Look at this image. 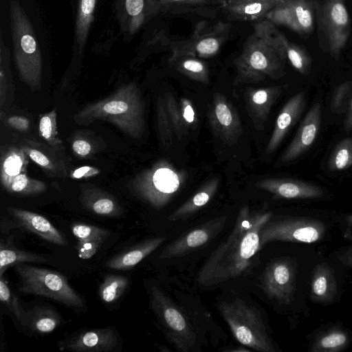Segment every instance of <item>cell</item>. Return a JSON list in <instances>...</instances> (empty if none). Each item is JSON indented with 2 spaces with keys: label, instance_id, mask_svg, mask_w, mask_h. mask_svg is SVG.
Wrapping results in <instances>:
<instances>
[{
  "label": "cell",
  "instance_id": "39",
  "mask_svg": "<svg viewBox=\"0 0 352 352\" xmlns=\"http://www.w3.org/2000/svg\"><path fill=\"white\" fill-rule=\"evenodd\" d=\"M352 99V80L336 86L332 94L331 111L335 113H343Z\"/></svg>",
  "mask_w": 352,
  "mask_h": 352
},
{
  "label": "cell",
  "instance_id": "50",
  "mask_svg": "<svg viewBox=\"0 0 352 352\" xmlns=\"http://www.w3.org/2000/svg\"><path fill=\"white\" fill-rule=\"evenodd\" d=\"M344 129L346 131L352 130V116L345 118L344 121Z\"/></svg>",
  "mask_w": 352,
  "mask_h": 352
},
{
  "label": "cell",
  "instance_id": "11",
  "mask_svg": "<svg viewBox=\"0 0 352 352\" xmlns=\"http://www.w3.org/2000/svg\"><path fill=\"white\" fill-rule=\"evenodd\" d=\"M298 34L310 33L314 28V11L309 0H280L266 18Z\"/></svg>",
  "mask_w": 352,
  "mask_h": 352
},
{
  "label": "cell",
  "instance_id": "13",
  "mask_svg": "<svg viewBox=\"0 0 352 352\" xmlns=\"http://www.w3.org/2000/svg\"><path fill=\"white\" fill-rule=\"evenodd\" d=\"M208 117L212 130L222 141L230 145L237 141L242 131L239 118L223 96L214 95Z\"/></svg>",
  "mask_w": 352,
  "mask_h": 352
},
{
  "label": "cell",
  "instance_id": "18",
  "mask_svg": "<svg viewBox=\"0 0 352 352\" xmlns=\"http://www.w3.org/2000/svg\"><path fill=\"white\" fill-rule=\"evenodd\" d=\"M306 104L304 92L292 96L282 108L277 117L272 136L267 144L266 153H273L302 113Z\"/></svg>",
  "mask_w": 352,
  "mask_h": 352
},
{
  "label": "cell",
  "instance_id": "40",
  "mask_svg": "<svg viewBox=\"0 0 352 352\" xmlns=\"http://www.w3.org/2000/svg\"><path fill=\"white\" fill-rule=\"evenodd\" d=\"M164 104L174 131L177 136L180 138L186 133L188 125L183 118L182 109H178L177 104L170 94H166Z\"/></svg>",
  "mask_w": 352,
  "mask_h": 352
},
{
  "label": "cell",
  "instance_id": "48",
  "mask_svg": "<svg viewBox=\"0 0 352 352\" xmlns=\"http://www.w3.org/2000/svg\"><path fill=\"white\" fill-rule=\"evenodd\" d=\"M182 112L183 118L188 124H193L195 122V111L190 102L186 99H182Z\"/></svg>",
  "mask_w": 352,
  "mask_h": 352
},
{
  "label": "cell",
  "instance_id": "36",
  "mask_svg": "<svg viewBox=\"0 0 352 352\" xmlns=\"http://www.w3.org/2000/svg\"><path fill=\"white\" fill-rule=\"evenodd\" d=\"M352 166V138L340 141L332 150L327 161L328 168L341 171Z\"/></svg>",
  "mask_w": 352,
  "mask_h": 352
},
{
  "label": "cell",
  "instance_id": "19",
  "mask_svg": "<svg viewBox=\"0 0 352 352\" xmlns=\"http://www.w3.org/2000/svg\"><path fill=\"white\" fill-rule=\"evenodd\" d=\"M79 199L85 209L98 215L118 217L124 212L113 195L91 184L80 185Z\"/></svg>",
  "mask_w": 352,
  "mask_h": 352
},
{
  "label": "cell",
  "instance_id": "51",
  "mask_svg": "<svg viewBox=\"0 0 352 352\" xmlns=\"http://www.w3.org/2000/svg\"><path fill=\"white\" fill-rule=\"evenodd\" d=\"M351 116H352V99H351L349 106L347 109V113H346V118L349 117Z\"/></svg>",
  "mask_w": 352,
  "mask_h": 352
},
{
  "label": "cell",
  "instance_id": "1",
  "mask_svg": "<svg viewBox=\"0 0 352 352\" xmlns=\"http://www.w3.org/2000/svg\"><path fill=\"white\" fill-rule=\"evenodd\" d=\"M271 216L269 212H252L248 206L243 207L232 232L201 268L198 283L214 286L245 274L261 248L260 232Z\"/></svg>",
  "mask_w": 352,
  "mask_h": 352
},
{
  "label": "cell",
  "instance_id": "22",
  "mask_svg": "<svg viewBox=\"0 0 352 352\" xmlns=\"http://www.w3.org/2000/svg\"><path fill=\"white\" fill-rule=\"evenodd\" d=\"M71 230L77 240L76 250L80 258H91L111 234L109 230L90 224L75 223Z\"/></svg>",
  "mask_w": 352,
  "mask_h": 352
},
{
  "label": "cell",
  "instance_id": "38",
  "mask_svg": "<svg viewBox=\"0 0 352 352\" xmlns=\"http://www.w3.org/2000/svg\"><path fill=\"white\" fill-rule=\"evenodd\" d=\"M0 300L14 315L20 324L25 327L27 312L3 276L0 278Z\"/></svg>",
  "mask_w": 352,
  "mask_h": 352
},
{
  "label": "cell",
  "instance_id": "41",
  "mask_svg": "<svg viewBox=\"0 0 352 352\" xmlns=\"http://www.w3.org/2000/svg\"><path fill=\"white\" fill-rule=\"evenodd\" d=\"M157 121L160 136L163 144L166 146L170 145L172 142L173 130L169 124L168 114L164 107V102L160 100L157 102Z\"/></svg>",
  "mask_w": 352,
  "mask_h": 352
},
{
  "label": "cell",
  "instance_id": "21",
  "mask_svg": "<svg viewBox=\"0 0 352 352\" xmlns=\"http://www.w3.org/2000/svg\"><path fill=\"white\" fill-rule=\"evenodd\" d=\"M256 186L286 199L311 198L322 195L321 189L309 182L290 178H267L256 183Z\"/></svg>",
  "mask_w": 352,
  "mask_h": 352
},
{
  "label": "cell",
  "instance_id": "17",
  "mask_svg": "<svg viewBox=\"0 0 352 352\" xmlns=\"http://www.w3.org/2000/svg\"><path fill=\"white\" fill-rule=\"evenodd\" d=\"M7 211L15 220L17 225L35 234L42 239L58 245H67V241L61 232L45 217L13 206L8 207Z\"/></svg>",
  "mask_w": 352,
  "mask_h": 352
},
{
  "label": "cell",
  "instance_id": "8",
  "mask_svg": "<svg viewBox=\"0 0 352 352\" xmlns=\"http://www.w3.org/2000/svg\"><path fill=\"white\" fill-rule=\"evenodd\" d=\"M177 175L167 167L153 168L141 173L131 183L132 192L153 207L160 209L179 187Z\"/></svg>",
  "mask_w": 352,
  "mask_h": 352
},
{
  "label": "cell",
  "instance_id": "44",
  "mask_svg": "<svg viewBox=\"0 0 352 352\" xmlns=\"http://www.w3.org/2000/svg\"><path fill=\"white\" fill-rule=\"evenodd\" d=\"M73 152L80 157H88L92 153L91 144L85 139L78 138L72 144Z\"/></svg>",
  "mask_w": 352,
  "mask_h": 352
},
{
  "label": "cell",
  "instance_id": "6",
  "mask_svg": "<svg viewBox=\"0 0 352 352\" xmlns=\"http://www.w3.org/2000/svg\"><path fill=\"white\" fill-rule=\"evenodd\" d=\"M219 307L238 342L258 351H273L261 315L254 307L236 298L221 302Z\"/></svg>",
  "mask_w": 352,
  "mask_h": 352
},
{
  "label": "cell",
  "instance_id": "29",
  "mask_svg": "<svg viewBox=\"0 0 352 352\" xmlns=\"http://www.w3.org/2000/svg\"><path fill=\"white\" fill-rule=\"evenodd\" d=\"M1 241L0 244V276L10 266L26 262H45L46 258L40 254L19 250L10 241Z\"/></svg>",
  "mask_w": 352,
  "mask_h": 352
},
{
  "label": "cell",
  "instance_id": "46",
  "mask_svg": "<svg viewBox=\"0 0 352 352\" xmlns=\"http://www.w3.org/2000/svg\"><path fill=\"white\" fill-rule=\"evenodd\" d=\"M8 124L19 131L25 132L29 129V120L21 116H12L7 118Z\"/></svg>",
  "mask_w": 352,
  "mask_h": 352
},
{
  "label": "cell",
  "instance_id": "12",
  "mask_svg": "<svg viewBox=\"0 0 352 352\" xmlns=\"http://www.w3.org/2000/svg\"><path fill=\"white\" fill-rule=\"evenodd\" d=\"M119 339L114 327L82 329L60 340L58 346L77 352H110L116 350Z\"/></svg>",
  "mask_w": 352,
  "mask_h": 352
},
{
  "label": "cell",
  "instance_id": "49",
  "mask_svg": "<svg viewBox=\"0 0 352 352\" xmlns=\"http://www.w3.org/2000/svg\"><path fill=\"white\" fill-rule=\"evenodd\" d=\"M327 289V280L320 276L316 279L314 285V291L317 295H322Z\"/></svg>",
  "mask_w": 352,
  "mask_h": 352
},
{
  "label": "cell",
  "instance_id": "28",
  "mask_svg": "<svg viewBox=\"0 0 352 352\" xmlns=\"http://www.w3.org/2000/svg\"><path fill=\"white\" fill-rule=\"evenodd\" d=\"M290 274L288 267L283 263L268 265L262 274V287L272 297H280L287 288Z\"/></svg>",
  "mask_w": 352,
  "mask_h": 352
},
{
  "label": "cell",
  "instance_id": "9",
  "mask_svg": "<svg viewBox=\"0 0 352 352\" xmlns=\"http://www.w3.org/2000/svg\"><path fill=\"white\" fill-rule=\"evenodd\" d=\"M230 29V24L228 23L218 21L210 26L207 21H201L189 39L173 43L171 48L199 58H209L219 52L228 36Z\"/></svg>",
  "mask_w": 352,
  "mask_h": 352
},
{
  "label": "cell",
  "instance_id": "32",
  "mask_svg": "<svg viewBox=\"0 0 352 352\" xmlns=\"http://www.w3.org/2000/svg\"><path fill=\"white\" fill-rule=\"evenodd\" d=\"M96 0H78L76 21V38L80 54H82L86 43Z\"/></svg>",
  "mask_w": 352,
  "mask_h": 352
},
{
  "label": "cell",
  "instance_id": "43",
  "mask_svg": "<svg viewBox=\"0 0 352 352\" xmlns=\"http://www.w3.org/2000/svg\"><path fill=\"white\" fill-rule=\"evenodd\" d=\"M291 236L300 241L311 243L318 239V232L312 227L300 228L295 230Z\"/></svg>",
  "mask_w": 352,
  "mask_h": 352
},
{
  "label": "cell",
  "instance_id": "30",
  "mask_svg": "<svg viewBox=\"0 0 352 352\" xmlns=\"http://www.w3.org/2000/svg\"><path fill=\"white\" fill-rule=\"evenodd\" d=\"M218 186V180L214 179L177 208L168 219L173 221L186 219L193 214L201 207L206 205L212 197Z\"/></svg>",
  "mask_w": 352,
  "mask_h": 352
},
{
  "label": "cell",
  "instance_id": "26",
  "mask_svg": "<svg viewBox=\"0 0 352 352\" xmlns=\"http://www.w3.org/2000/svg\"><path fill=\"white\" fill-rule=\"evenodd\" d=\"M172 51L173 54L168 59L170 65L191 79L208 83V67L199 57L177 50H172Z\"/></svg>",
  "mask_w": 352,
  "mask_h": 352
},
{
  "label": "cell",
  "instance_id": "23",
  "mask_svg": "<svg viewBox=\"0 0 352 352\" xmlns=\"http://www.w3.org/2000/svg\"><path fill=\"white\" fill-rule=\"evenodd\" d=\"M166 238L157 236L148 239L113 256L106 261L105 267L117 270H129L161 245Z\"/></svg>",
  "mask_w": 352,
  "mask_h": 352
},
{
  "label": "cell",
  "instance_id": "31",
  "mask_svg": "<svg viewBox=\"0 0 352 352\" xmlns=\"http://www.w3.org/2000/svg\"><path fill=\"white\" fill-rule=\"evenodd\" d=\"M160 3L172 13L211 12L214 7L220 8L224 0H159Z\"/></svg>",
  "mask_w": 352,
  "mask_h": 352
},
{
  "label": "cell",
  "instance_id": "42",
  "mask_svg": "<svg viewBox=\"0 0 352 352\" xmlns=\"http://www.w3.org/2000/svg\"><path fill=\"white\" fill-rule=\"evenodd\" d=\"M125 6L127 13L131 17L130 29L133 32L144 21V0H126Z\"/></svg>",
  "mask_w": 352,
  "mask_h": 352
},
{
  "label": "cell",
  "instance_id": "24",
  "mask_svg": "<svg viewBox=\"0 0 352 352\" xmlns=\"http://www.w3.org/2000/svg\"><path fill=\"white\" fill-rule=\"evenodd\" d=\"M281 91L282 87L278 86L250 89L248 92L247 106L255 125H261L264 123Z\"/></svg>",
  "mask_w": 352,
  "mask_h": 352
},
{
  "label": "cell",
  "instance_id": "14",
  "mask_svg": "<svg viewBox=\"0 0 352 352\" xmlns=\"http://www.w3.org/2000/svg\"><path fill=\"white\" fill-rule=\"evenodd\" d=\"M29 159L37 164L50 177L65 178L68 174V162L64 151L58 150L48 144L33 140L21 141L19 146Z\"/></svg>",
  "mask_w": 352,
  "mask_h": 352
},
{
  "label": "cell",
  "instance_id": "16",
  "mask_svg": "<svg viewBox=\"0 0 352 352\" xmlns=\"http://www.w3.org/2000/svg\"><path fill=\"white\" fill-rule=\"evenodd\" d=\"M226 217L212 219L186 233L168 245L161 253L160 258L183 256L201 247L216 236L223 227Z\"/></svg>",
  "mask_w": 352,
  "mask_h": 352
},
{
  "label": "cell",
  "instance_id": "20",
  "mask_svg": "<svg viewBox=\"0 0 352 352\" xmlns=\"http://www.w3.org/2000/svg\"><path fill=\"white\" fill-rule=\"evenodd\" d=\"M280 0H224L220 8L230 21L265 19Z\"/></svg>",
  "mask_w": 352,
  "mask_h": 352
},
{
  "label": "cell",
  "instance_id": "5",
  "mask_svg": "<svg viewBox=\"0 0 352 352\" xmlns=\"http://www.w3.org/2000/svg\"><path fill=\"white\" fill-rule=\"evenodd\" d=\"M15 270L20 279L21 293L50 298L76 311L86 310L85 300L72 288L63 274L25 263L16 265Z\"/></svg>",
  "mask_w": 352,
  "mask_h": 352
},
{
  "label": "cell",
  "instance_id": "35",
  "mask_svg": "<svg viewBox=\"0 0 352 352\" xmlns=\"http://www.w3.org/2000/svg\"><path fill=\"white\" fill-rule=\"evenodd\" d=\"M38 133L47 144L54 148L63 151V142L58 133L56 109L40 115Z\"/></svg>",
  "mask_w": 352,
  "mask_h": 352
},
{
  "label": "cell",
  "instance_id": "33",
  "mask_svg": "<svg viewBox=\"0 0 352 352\" xmlns=\"http://www.w3.org/2000/svg\"><path fill=\"white\" fill-rule=\"evenodd\" d=\"M128 286L129 279L127 277L109 274L104 276L99 285L98 296L102 302L113 303L122 296Z\"/></svg>",
  "mask_w": 352,
  "mask_h": 352
},
{
  "label": "cell",
  "instance_id": "47",
  "mask_svg": "<svg viewBox=\"0 0 352 352\" xmlns=\"http://www.w3.org/2000/svg\"><path fill=\"white\" fill-rule=\"evenodd\" d=\"M346 337L340 333L331 334L324 337L322 341V345L325 348L336 347L344 343Z\"/></svg>",
  "mask_w": 352,
  "mask_h": 352
},
{
  "label": "cell",
  "instance_id": "7",
  "mask_svg": "<svg viewBox=\"0 0 352 352\" xmlns=\"http://www.w3.org/2000/svg\"><path fill=\"white\" fill-rule=\"evenodd\" d=\"M149 298L167 339L178 351H188L195 344L196 335L186 314L157 287H151Z\"/></svg>",
  "mask_w": 352,
  "mask_h": 352
},
{
  "label": "cell",
  "instance_id": "25",
  "mask_svg": "<svg viewBox=\"0 0 352 352\" xmlns=\"http://www.w3.org/2000/svg\"><path fill=\"white\" fill-rule=\"evenodd\" d=\"M26 312L25 327L38 333H49L64 322L61 315L50 306H36Z\"/></svg>",
  "mask_w": 352,
  "mask_h": 352
},
{
  "label": "cell",
  "instance_id": "27",
  "mask_svg": "<svg viewBox=\"0 0 352 352\" xmlns=\"http://www.w3.org/2000/svg\"><path fill=\"white\" fill-rule=\"evenodd\" d=\"M28 157L20 146L8 147L1 157V182L3 188L18 175L27 173Z\"/></svg>",
  "mask_w": 352,
  "mask_h": 352
},
{
  "label": "cell",
  "instance_id": "45",
  "mask_svg": "<svg viewBox=\"0 0 352 352\" xmlns=\"http://www.w3.org/2000/svg\"><path fill=\"white\" fill-rule=\"evenodd\" d=\"M100 170L94 166H84L74 169L70 172L69 176L72 179H87L98 175Z\"/></svg>",
  "mask_w": 352,
  "mask_h": 352
},
{
  "label": "cell",
  "instance_id": "37",
  "mask_svg": "<svg viewBox=\"0 0 352 352\" xmlns=\"http://www.w3.org/2000/svg\"><path fill=\"white\" fill-rule=\"evenodd\" d=\"M285 45L287 58L292 65L302 75L309 74L311 67V60L309 54L299 45L289 42L287 38L285 39Z\"/></svg>",
  "mask_w": 352,
  "mask_h": 352
},
{
  "label": "cell",
  "instance_id": "3",
  "mask_svg": "<svg viewBox=\"0 0 352 352\" xmlns=\"http://www.w3.org/2000/svg\"><path fill=\"white\" fill-rule=\"evenodd\" d=\"M73 119L80 125L107 121L129 136L140 138L145 131L144 104L140 90L135 83L124 85L108 97L85 106Z\"/></svg>",
  "mask_w": 352,
  "mask_h": 352
},
{
  "label": "cell",
  "instance_id": "4",
  "mask_svg": "<svg viewBox=\"0 0 352 352\" xmlns=\"http://www.w3.org/2000/svg\"><path fill=\"white\" fill-rule=\"evenodd\" d=\"M10 13L16 69L21 80L36 91L41 87L42 60L34 32L18 1L10 2Z\"/></svg>",
  "mask_w": 352,
  "mask_h": 352
},
{
  "label": "cell",
  "instance_id": "10",
  "mask_svg": "<svg viewBox=\"0 0 352 352\" xmlns=\"http://www.w3.org/2000/svg\"><path fill=\"white\" fill-rule=\"evenodd\" d=\"M320 19L330 53L338 59L350 34V19L344 0H324Z\"/></svg>",
  "mask_w": 352,
  "mask_h": 352
},
{
  "label": "cell",
  "instance_id": "34",
  "mask_svg": "<svg viewBox=\"0 0 352 352\" xmlns=\"http://www.w3.org/2000/svg\"><path fill=\"white\" fill-rule=\"evenodd\" d=\"M4 188L12 194L32 196L44 192L47 190V184L28 177L27 173H22L15 177Z\"/></svg>",
  "mask_w": 352,
  "mask_h": 352
},
{
  "label": "cell",
  "instance_id": "2",
  "mask_svg": "<svg viewBox=\"0 0 352 352\" xmlns=\"http://www.w3.org/2000/svg\"><path fill=\"white\" fill-rule=\"evenodd\" d=\"M252 27L241 54L233 62L236 80L249 83L281 78L287 60L285 36L267 19L256 21Z\"/></svg>",
  "mask_w": 352,
  "mask_h": 352
},
{
  "label": "cell",
  "instance_id": "15",
  "mask_svg": "<svg viewBox=\"0 0 352 352\" xmlns=\"http://www.w3.org/2000/svg\"><path fill=\"white\" fill-rule=\"evenodd\" d=\"M321 105L315 103L306 113L298 131L281 156V162L294 161L307 151L314 143L321 124Z\"/></svg>",
  "mask_w": 352,
  "mask_h": 352
}]
</instances>
